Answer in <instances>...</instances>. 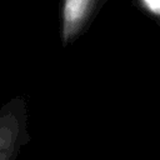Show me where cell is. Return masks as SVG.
I'll list each match as a JSON object with an SVG mask.
<instances>
[{
	"mask_svg": "<svg viewBox=\"0 0 160 160\" xmlns=\"http://www.w3.org/2000/svg\"><path fill=\"white\" fill-rule=\"evenodd\" d=\"M146 8L152 11L155 15H158L160 12V0H144Z\"/></svg>",
	"mask_w": 160,
	"mask_h": 160,
	"instance_id": "7a4b0ae2",
	"label": "cell"
},
{
	"mask_svg": "<svg viewBox=\"0 0 160 160\" xmlns=\"http://www.w3.org/2000/svg\"><path fill=\"white\" fill-rule=\"evenodd\" d=\"M90 0H66L64 8V20H65V34L71 31L81 18L84 16Z\"/></svg>",
	"mask_w": 160,
	"mask_h": 160,
	"instance_id": "6da1fadb",
	"label": "cell"
}]
</instances>
